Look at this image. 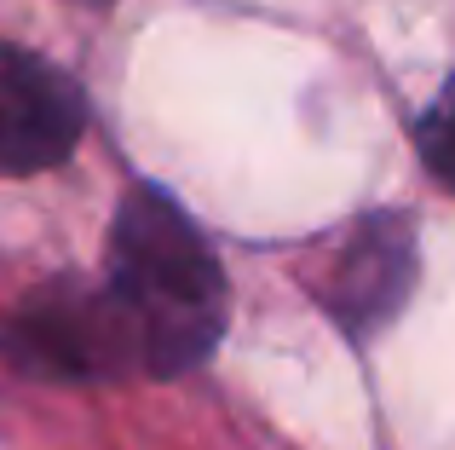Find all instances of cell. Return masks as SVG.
<instances>
[{"mask_svg":"<svg viewBox=\"0 0 455 450\" xmlns=\"http://www.w3.org/2000/svg\"><path fill=\"white\" fill-rule=\"evenodd\" d=\"M87 133V104L76 81L46 58L0 41V173H46Z\"/></svg>","mask_w":455,"mask_h":450,"instance_id":"277c9868","label":"cell"},{"mask_svg":"<svg viewBox=\"0 0 455 450\" xmlns=\"http://www.w3.org/2000/svg\"><path fill=\"white\" fill-rule=\"evenodd\" d=\"M110 294L133 370H196L225 329V277L190 214L162 191H127L110 231Z\"/></svg>","mask_w":455,"mask_h":450,"instance_id":"6da1fadb","label":"cell"},{"mask_svg":"<svg viewBox=\"0 0 455 450\" xmlns=\"http://www.w3.org/2000/svg\"><path fill=\"white\" fill-rule=\"evenodd\" d=\"M415 150H421V162L455 191V76L438 87V99L415 122Z\"/></svg>","mask_w":455,"mask_h":450,"instance_id":"5b68a950","label":"cell"},{"mask_svg":"<svg viewBox=\"0 0 455 450\" xmlns=\"http://www.w3.org/2000/svg\"><path fill=\"white\" fill-rule=\"evenodd\" d=\"M0 352L41 382H99L133 370V347L104 289H46L0 317Z\"/></svg>","mask_w":455,"mask_h":450,"instance_id":"7a4b0ae2","label":"cell"},{"mask_svg":"<svg viewBox=\"0 0 455 450\" xmlns=\"http://www.w3.org/2000/svg\"><path fill=\"white\" fill-rule=\"evenodd\" d=\"M323 312L352 335H375L403 312L415 289V237L398 214H369L357 220L340 243L323 254L311 271Z\"/></svg>","mask_w":455,"mask_h":450,"instance_id":"3957f363","label":"cell"}]
</instances>
